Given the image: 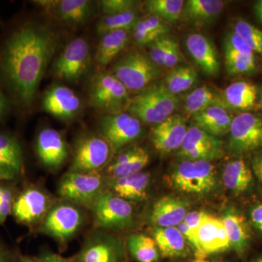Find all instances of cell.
<instances>
[{
  "mask_svg": "<svg viewBox=\"0 0 262 262\" xmlns=\"http://www.w3.org/2000/svg\"><path fill=\"white\" fill-rule=\"evenodd\" d=\"M223 142L196 125L189 127L178 155L187 160L212 161L224 155Z\"/></svg>",
  "mask_w": 262,
  "mask_h": 262,
  "instance_id": "obj_14",
  "label": "cell"
},
{
  "mask_svg": "<svg viewBox=\"0 0 262 262\" xmlns=\"http://www.w3.org/2000/svg\"><path fill=\"white\" fill-rule=\"evenodd\" d=\"M84 222V213L79 206L64 201L52 206L42 221L39 232L63 245L79 232Z\"/></svg>",
  "mask_w": 262,
  "mask_h": 262,
  "instance_id": "obj_7",
  "label": "cell"
},
{
  "mask_svg": "<svg viewBox=\"0 0 262 262\" xmlns=\"http://www.w3.org/2000/svg\"><path fill=\"white\" fill-rule=\"evenodd\" d=\"M225 67L229 75L252 73L256 68L255 57L245 56L225 48Z\"/></svg>",
  "mask_w": 262,
  "mask_h": 262,
  "instance_id": "obj_38",
  "label": "cell"
},
{
  "mask_svg": "<svg viewBox=\"0 0 262 262\" xmlns=\"http://www.w3.org/2000/svg\"><path fill=\"white\" fill-rule=\"evenodd\" d=\"M136 2L134 0H102L100 8L104 15H112L134 10Z\"/></svg>",
  "mask_w": 262,
  "mask_h": 262,
  "instance_id": "obj_40",
  "label": "cell"
},
{
  "mask_svg": "<svg viewBox=\"0 0 262 262\" xmlns=\"http://www.w3.org/2000/svg\"><path fill=\"white\" fill-rule=\"evenodd\" d=\"M0 170L16 178L24 171L21 144L16 136L5 131H0Z\"/></svg>",
  "mask_w": 262,
  "mask_h": 262,
  "instance_id": "obj_26",
  "label": "cell"
},
{
  "mask_svg": "<svg viewBox=\"0 0 262 262\" xmlns=\"http://www.w3.org/2000/svg\"><path fill=\"white\" fill-rule=\"evenodd\" d=\"M52 13L58 20L67 25H82L94 15L96 6L91 0H58L36 1Z\"/></svg>",
  "mask_w": 262,
  "mask_h": 262,
  "instance_id": "obj_18",
  "label": "cell"
},
{
  "mask_svg": "<svg viewBox=\"0 0 262 262\" xmlns=\"http://www.w3.org/2000/svg\"><path fill=\"white\" fill-rule=\"evenodd\" d=\"M177 228L182 232L183 236H184V238L187 241V244L190 246L193 251H194L196 259H203L202 258L201 250V248H200L199 241H198L196 230L191 229L184 222L179 224L177 226Z\"/></svg>",
  "mask_w": 262,
  "mask_h": 262,
  "instance_id": "obj_45",
  "label": "cell"
},
{
  "mask_svg": "<svg viewBox=\"0 0 262 262\" xmlns=\"http://www.w3.org/2000/svg\"><path fill=\"white\" fill-rule=\"evenodd\" d=\"M16 177L12 175L8 172H5L4 170H0V182H12L16 179Z\"/></svg>",
  "mask_w": 262,
  "mask_h": 262,
  "instance_id": "obj_53",
  "label": "cell"
},
{
  "mask_svg": "<svg viewBox=\"0 0 262 262\" xmlns=\"http://www.w3.org/2000/svg\"><path fill=\"white\" fill-rule=\"evenodd\" d=\"M202 258L232 248L222 219L210 214L196 230Z\"/></svg>",
  "mask_w": 262,
  "mask_h": 262,
  "instance_id": "obj_20",
  "label": "cell"
},
{
  "mask_svg": "<svg viewBox=\"0 0 262 262\" xmlns=\"http://www.w3.org/2000/svg\"><path fill=\"white\" fill-rule=\"evenodd\" d=\"M225 8L221 0H188L184 3L182 16L186 21L203 25L215 20Z\"/></svg>",
  "mask_w": 262,
  "mask_h": 262,
  "instance_id": "obj_30",
  "label": "cell"
},
{
  "mask_svg": "<svg viewBox=\"0 0 262 262\" xmlns=\"http://www.w3.org/2000/svg\"><path fill=\"white\" fill-rule=\"evenodd\" d=\"M159 67L155 64L149 56L140 51L127 53L113 66V72L127 90L141 91L159 77Z\"/></svg>",
  "mask_w": 262,
  "mask_h": 262,
  "instance_id": "obj_5",
  "label": "cell"
},
{
  "mask_svg": "<svg viewBox=\"0 0 262 262\" xmlns=\"http://www.w3.org/2000/svg\"><path fill=\"white\" fill-rule=\"evenodd\" d=\"M251 166H252L253 173L256 176V178L262 184V151L253 156Z\"/></svg>",
  "mask_w": 262,
  "mask_h": 262,
  "instance_id": "obj_49",
  "label": "cell"
},
{
  "mask_svg": "<svg viewBox=\"0 0 262 262\" xmlns=\"http://www.w3.org/2000/svg\"><path fill=\"white\" fill-rule=\"evenodd\" d=\"M256 108H257V110H261V111H262V88L261 90V94H260L259 100H258L257 105H256Z\"/></svg>",
  "mask_w": 262,
  "mask_h": 262,
  "instance_id": "obj_57",
  "label": "cell"
},
{
  "mask_svg": "<svg viewBox=\"0 0 262 262\" xmlns=\"http://www.w3.org/2000/svg\"><path fill=\"white\" fill-rule=\"evenodd\" d=\"M101 136L113 150L122 149L142 134L141 122L128 113L106 114L98 122Z\"/></svg>",
  "mask_w": 262,
  "mask_h": 262,
  "instance_id": "obj_12",
  "label": "cell"
},
{
  "mask_svg": "<svg viewBox=\"0 0 262 262\" xmlns=\"http://www.w3.org/2000/svg\"><path fill=\"white\" fill-rule=\"evenodd\" d=\"M121 256L118 241L98 230L84 242L76 262H120Z\"/></svg>",
  "mask_w": 262,
  "mask_h": 262,
  "instance_id": "obj_17",
  "label": "cell"
},
{
  "mask_svg": "<svg viewBox=\"0 0 262 262\" xmlns=\"http://www.w3.org/2000/svg\"><path fill=\"white\" fill-rule=\"evenodd\" d=\"M91 208L94 225L98 229H124L134 223L130 203L110 191H103Z\"/></svg>",
  "mask_w": 262,
  "mask_h": 262,
  "instance_id": "obj_8",
  "label": "cell"
},
{
  "mask_svg": "<svg viewBox=\"0 0 262 262\" xmlns=\"http://www.w3.org/2000/svg\"><path fill=\"white\" fill-rule=\"evenodd\" d=\"M150 174L145 171L111 179L108 183L110 192L125 201H141L147 196Z\"/></svg>",
  "mask_w": 262,
  "mask_h": 262,
  "instance_id": "obj_24",
  "label": "cell"
},
{
  "mask_svg": "<svg viewBox=\"0 0 262 262\" xmlns=\"http://www.w3.org/2000/svg\"><path fill=\"white\" fill-rule=\"evenodd\" d=\"M229 149L245 155L262 148V116L243 113L233 118L229 129Z\"/></svg>",
  "mask_w": 262,
  "mask_h": 262,
  "instance_id": "obj_11",
  "label": "cell"
},
{
  "mask_svg": "<svg viewBox=\"0 0 262 262\" xmlns=\"http://www.w3.org/2000/svg\"><path fill=\"white\" fill-rule=\"evenodd\" d=\"M53 206L46 192L36 187H28L17 194L11 214L20 225L32 227L42 222Z\"/></svg>",
  "mask_w": 262,
  "mask_h": 262,
  "instance_id": "obj_13",
  "label": "cell"
},
{
  "mask_svg": "<svg viewBox=\"0 0 262 262\" xmlns=\"http://www.w3.org/2000/svg\"><path fill=\"white\" fill-rule=\"evenodd\" d=\"M185 1L183 0H149L145 3L146 10L151 15L173 24L182 16Z\"/></svg>",
  "mask_w": 262,
  "mask_h": 262,
  "instance_id": "obj_36",
  "label": "cell"
},
{
  "mask_svg": "<svg viewBox=\"0 0 262 262\" xmlns=\"http://www.w3.org/2000/svg\"><path fill=\"white\" fill-rule=\"evenodd\" d=\"M213 106H225L229 110L224 96L206 85L198 88L189 93L184 102L186 113L192 116Z\"/></svg>",
  "mask_w": 262,
  "mask_h": 262,
  "instance_id": "obj_33",
  "label": "cell"
},
{
  "mask_svg": "<svg viewBox=\"0 0 262 262\" xmlns=\"http://www.w3.org/2000/svg\"><path fill=\"white\" fill-rule=\"evenodd\" d=\"M10 108V102L8 96L0 86V120H3L8 114Z\"/></svg>",
  "mask_w": 262,
  "mask_h": 262,
  "instance_id": "obj_50",
  "label": "cell"
},
{
  "mask_svg": "<svg viewBox=\"0 0 262 262\" xmlns=\"http://www.w3.org/2000/svg\"><path fill=\"white\" fill-rule=\"evenodd\" d=\"M0 262H15L13 254L0 244Z\"/></svg>",
  "mask_w": 262,
  "mask_h": 262,
  "instance_id": "obj_52",
  "label": "cell"
},
{
  "mask_svg": "<svg viewBox=\"0 0 262 262\" xmlns=\"http://www.w3.org/2000/svg\"><path fill=\"white\" fill-rule=\"evenodd\" d=\"M103 179L98 173H84L69 172L59 184L58 192L63 201L78 206L91 208L103 192Z\"/></svg>",
  "mask_w": 262,
  "mask_h": 262,
  "instance_id": "obj_10",
  "label": "cell"
},
{
  "mask_svg": "<svg viewBox=\"0 0 262 262\" xmlns=\"http://www.w3.org/2000/svg\"><path fill=\"white\" fill-rule=\"evenodd\" d=\"M150 161L147 150L139 146H131L108 164L107 173L111 179L121 178L143 171Z\"/></svg>",
  "mask_w": 262,
  "mask_h": 262,
  "instance_id": "obj_23",
  "label": "cell"
},
{
  "mask_svg": "<svg viewBox=\"0 0 262 262\" xmlns=\"http://www.w3.org/2000/svg\"><path fill=\"white\" fill-rule=\"evenodd\" d=\"M234 32L244 39L254 53L262 56V31L246 20H238L234 24Z\"/></svg>",
  "mask_w": 262,
  "mask_h": 262,
  "instance_id": "obj_39",
  "label": "cell"
},
{
  "mask_svg": "<svg viewBox=\"0 0 262 262\" xmlns=\"http://www.w3.org/2000/svg\"><path fill=\"white\" fill-rule=\"evenodd\" d=\"M190 262H218V261H207L206 259H195L194 261Z\"/></svg>",
  "mask_w": 262,
  "mask_h": 262,
  "instance_id": "obj_58",
  "label": "cell"
},
{
  "mask_svg": "<svg viewBox=\"0 0 262 262\" xmlns=\"http://www.w3.org/2000/svg\"><path fill=\"white\" fill-rule=\"evenodd\" d=\"M113 151V148L102 136L86 134L76 144L70 172L98 173L108 165Z\"/></svg>",
  "mask_w": 262,
  "mask_h": 262,
  "instance_id": "obj_9",
  "label": "cell"
},
{
  "mask_svg": "<svg viewBox=\"0 0 262 262\" xmlns=\"http://www.w3.org/2000/svg\"><path fill=\"white\" fill-rule=\"evenodd\" d=\"M231 247L238 255L244 254L251 239V232L244 215L234 207L227 208L222 218Z\"/></svg>",
  "mask_w": 262,
  "mask_h": 262,
  "instance_id": "obj_25",
  "label": "cell"
},
{
  "mask_svg": "<svg viewBox=\"0 0 262 262\" xmlns=\"http://www.w3.org/2000/svg\"><path fill=\"white\" fill-rule=\"evenodd\" d=\"M154 239L163 257H186L190 252L189 245L177 227H156Z\"/></svg>",
  "mask_w": 262,
  "mask_h": 262,
  "instance_id": "obj_28",
  "label": "cell"
},
{
  "mask_svg": "<svg viewBox=\"0 0 262 262\" xmlns=\"http://www.w3.org/2000/svg\"><path fill=\"white\" fill-rule=\"evenodd\" d=\"M209 215V213L203 211L189 212L186 215L184 222L191 229L196 230Z\"/></svg>",
  "mask_w": 262,
  "mask_h": 262,
  "instance_id": "obj_47",
  "label": "cell"
},
{
  "mask_svg": "<svg viewBox=\"0 0 262 262\" xmlns=\"http://www.w3.org/2000/svg\"><path fill=\"white\" fill-rule=\"evenodd\" d=\"M42 105L43 110L52 116L70 121L80 113L82 101L70 88L56 84L43 95Z\"/></svg>",
  "mask_w": 262,
  "mask_h": 262,
  "instance_id": "obj_15",
  "label": "cell"
},
{
  "mask_svg": "<svg viewBox=\"0 0 262 262\" xmlns=\"http://www.w3.org/2000/svg\"><path fill=\"white\" fill-rule=\"evenodd\" d=\"M127 247L133 257L139 262H158L159 250L154 238L144 234H134L127 239Z\"/></svg>",
  "mask_w": 262,
  "mask_h": 262,
  "instance_id": "obj_35",
  "label": "cell"
},
{
  "mask_svg": "<svg viewBox=\"0 0 262 262\" xmlns=\"http://www.w3.org/2000/svg\"><path fill=\"white\" fill-rule=\"evenodd\" d=\"M36 152L46 168L57 170L68 157V146L59 131L46 127L39 131L36 139Z\"/></svg>",
  "mask_w": 262,
  "mask_h": 262,
  "instance_id": "obj_16",
  "label": "cell"
},
{
  "mask_svg": "<svg viewBox=\"0 0 262 262\" xmlns=\"http://www.w3.org/2000/svg\"><path fill=\"white\" fill-rule=\"evenodd\" d=\"M89 43L82 37L71 40L53 61L51 72L58 80L77 83L91 68Z\"/></svg>",
  "mask_w": 262,
  "mask_h": 262,
  "instance_id": "obj_6",
  "label": "cell"
},
{
  "mask_svg": "<svg viewBox=\"0 0 262 262\" xmlns=\"http://www.w3.org/2000/svg\"><path fill=\"white\" fill-rule=\"evenodd\" d=\"M90 104L106 114L122 113L128 106V90L111 72H97L89 89Z\"/></svg>",
  "mask_w": 262,
  "mask_h": 262,
  "instance_id": "obj_4",
  "label": "cell"
},
{
  "mask_svg": "<svg viewBox=\"0 0 262 262\" xmlns=\"http://www.w3.org/2000/svg\"><path fill=\"white\" fill-rule=\"evenodd\" d=\"M228 108L222 106H213L192 115L196 127L215 137L229 133L234 117Z\"/></svg>",
  "mask_w": 262,
  "mask_h": 262,
  "instance_id": "obj_27",
  "label": "cell"
},
{
  "mask_svg": "<svg viewBox=\"0 0 262 262\" xmlns=\"http://www.w3.org/2000/svg\"><path fill=\"white\" fill-rule=\"evenodd\" d=\"M139 15L135 10L112 15H104L96 26V32L103 34L113 31H130L139 21Z\"/></svg>",
  "mask_w": 262,
  "mask_h": 262,
  "instance_id": "obj_37",
  "label": "cell"
},
{
  "mask_svg": "<svg viewBox=\"0 0 262 262\" xmlns=\"http://www.w3.org/2000/svg\"><path fill=\"white\" fill-rule=\"evenodd\" d=\"M10 182H0V196L3 195V192H5L8 183Z\"/></svg>",
  "mask_w": 262,
  "mask_h": 262,
  "instance_id": "obj_56",
  "label": "cell"
},
{
  "mask_svg": "<svg viewBox=\"0 0 262 262\" xmlns=\"http://www.w3.org/2000/svg\"><path fill=\"white\" fill-rule=\"evenodd\" d=\"M133 30L134 40L139 47L149 46L158 38L161 37L147 28L141 19H139Z\"/></svg>",
  "mask_w": 262,
  "mask_h": 262,
  "instance_id": "obj_42",
  "label": "cell"
},
{
  "mask_svg": "<svg viewBox=\"0 0 262 262\" xmlns=\"http://www.w3.org/2000/svg\"><path fill=\"white\" fill-rule=\"evenodd\" d=\"M182 53L179 48V43L173 38L170 37L168 49L164 59V66L165 68L173 69L182 61Z\"/></svg>",
  "mask_w": 262,
  "mask_h": 262,
  "instance_id": "obj_46",
  "label": "cell"
},
{
  "mask_svg": "<svg viewBox=\"0 0 262 262\" xmlns=\"http://www.w3.org/2000/svg\"><path fill=\"white\" fill-rule=\"evenodd\" d=\"M129 39L130 31H113L101 34L95 55L96 63L101 67L110 64L126 47Z\"/></svg>",
  "mask_w": 262,
  "mask_h": 262,
  "instance_id": "obj_32",
  "label": "cell"
},
{
  "mask_svg": "<svg viewBox=\"0 0 262 262\" xmlns=\"http://www.w3.org/2000/svg\"><path fill=\"white\" fill-rule=\"evenodd\" d=\"M43 262H72L56 253L46 252L39 258Z\"/></svg>",
  "mask_w": 262,
  "mask_h": 262,
  "instance_id": "obj_51",
  "label": "cell"
},
{
  "mask_svg": "<svg viewBox=\"0 0 262 262\" xmlns=\"http://www.w3.org/2000/svg\"><path fill=\"white\" fill-rule=\"evenodd\" d=\"M198 73L192 66H179L172 69L164 80L163 84L169 92L176 95L187 91L196 83Z\"/></svg>",
  "mask_w": 262,
  "mask_h": 262,
  "instance_id": "obj_34",
  "label": "cell"
},
{
  "mask_svg": "<svg viewBox=\"0 0 262 262\" xmlns=\"http://www.w3.org/2000/svg\"><path fill=\"white\" fill-rule=\"evenodd\" d=\"M19 262H43L40 258L31 257V256L20 255L18 256Z\"/></svg>",
  "mask_w": 262,
  "mask_h": 262,
  "instance_id": "obj_55",
  "label": "cell"
},
{
  "mask_svg": "<svg viewBox=\"0 0 262 262\" xmlns=\"http://www.w3.org/2000/svg\"><path fill=\"white\" fill-rule=\"evenodd\" d=\"M254 11L256 17L262 24V0L258 1L254 5Z\"/></svg>",
  "mask_w": 262,
  "mask_h": 262,
  "instance_id": "obj_54",
  "label": "cell"
},
{
  "mask_svg": "<svg viewBox=\"0 0 262 262\" xmlns=\"http://www.w3.org/2000/svg\"><path fill=\"white\" fill-rule=\"evenodd\" d=\"M187 129L182 115H171L153 127L151 135L153 145L162 154L178 150L184 142Z\"/></svg>",
  "mask_w": 262,
  "mask_h": 262,
  "instance_id": "obj_19",
  "label": "cell"
},
{
  "mask_svg": "<svg viewBox=\"0 0 262 262\" xmlns=\"http://www.w3.org/2000/svg\"><path fill=\"white\" fill-rule=\"evenodd\" d=\"M258 89L255 84L246 81H238L229 84L224 91L225 98L229 110L248 111L256 107Z\"/></svg>",
  "mask_w": 262,
  "mask_h": 262,
  "instance_id": "obj_31",
  "label": "cell"
},
{
  "mask_svg": "<svg viewBox=\"0 0 262 262\" xmlns=\"http://www.w3.org/2000/svg\"><path fill=\"white\" fill-rule=\"evenodd\" d=\"M250 221L253 227L262 234V203L253 207L250 212Z\"/></svg>",
  "mask_w": 262,
  "mask_h": 262,
  "instance_id": "obj_48",
  "label": "cell"
},
{
  "mask_svg": "<svg viewBox=\"0 0 262 262\" xmlns=\"http://www.w3.org/2000/svg\"><path fill=\"white\" fill-rule=\"evenodd\" d=\"M58 43L56 33L32 20L16 24L0 42V86L20 110L32 107Z\"/></svg>",
  "mask_w": 262,
  "mask_h": 262,
  "instance_id": "obj_1",
  "label": "cell"
},
{
  "mask_svg": "<svg viewBox=\"0 0 262 262\" xmlns=\"http://www.w3.org/2000/svg\"><path fill=\"white\" fill-rule=\"evenodd\" d=\"M187 201L173 196L160 198L153 206L151 222L156 227H177L189 213Z\"/></svg>",
  "mask_w": 262,
  "mask_h": 262,
  "instance_id": "obj_22",
  "label": "cell"
},
{
  "mask_svg": "<svg viewBox=\"0 0 262 262\" xmlns=\"http://www.w3.org/2000/svg\"><path fill=\"white\" fill-rule=\"evenodd\" d=\"M253 262H262V256L261 257L258 258L257 259L255 260Z\"/></svg>",
  "mask_w": 262,
  "mask_h": 262,
  "instance_id": "obj_59",
  "label": "cell"
},
{
  "mask_svg": "<svg viewBox=\"0 0 262 262\" xmlns=\"http://www.w3.org/2000/svg\"><path fill=\"white\" fill-rule=\"evenodd\" d=\"M186 46L193 60L206 75L214 76L219 73L218 53L208 37L199 33H193L188 36Z\"/></svg>",
  "mask_w": 262,
  "mask_h": 262,
  "instance_id": "obj_21",
  "label": "cell"
},
{
  "mask_svg": "<svg viewBox=\"0 0 262 262\" xmlns=\"http://www.w3.org/2000/svg\"><path fill=\"white\" fill-rule=\"evenodd\" d=\"M170 182L179 192L208 194L217 185L216 171L210 161L184 160L172 171Z\"/></svg>",
  "mask_w": 262,
  "mask_h": 262,
  "instance_id": "obj_3",
  "label": "cell"
},
{
  "mask_svg": "<svg viewBox=\"0 0 262 262\" xmlns=\"http://www.w3.org/2000/svg\"><path fill=\"white\" fill-rule=\"evenodd\" d=\"M179 99L163 83L148 87L130 98L127 110L141 122L158 125L178 107Z\"/></svg>",
  "mask_w": 262,
  "mask_h": 262,
  "instance_id": "obj_2",
  "label": "cell"
},
{
  "mask_svg": "<svg viewBox=\"0 0 262 262\" xmlns=\"http://www.w3.org/2000/svg\"><path fill=\"white\" fill-rule=\"evenodd\" d=\"M222 179L225 187L236 195L248 192L253 183L252 170L241 158L231 160L226 164Z\"/></svg>",
  "mask_w": 262,
  "mask_h": 262,
  "instance_id": "obj_29",
  "label": "cell"
},
{
  "mask_svg": "<svg viewBox=\"0 0 262 262\" xmlns=\"http://www.w3.org/2000/svg\"><path fill=\"white\" fill-rule=\"evenodd\" d=\"M170 37L163 36L149 45V57L151 61L158 66L163 67L164 59L168 49Z\"/></svg>",
  "mask_w": 262,
  "mask_h": 262,
  "instance_id": "obj_41",
  "label": "cell"
},
{
  "mask_svg": "<svg viewBox=\"0 0 262 262\" xmlns=\"http://www.w3.org/2000/svg\"><path fill=\"white\" fill-rule=\"evenodd\" d=\"M8 183L3 195L0 196V226L5 223L8 217L12 213L13 203L17 194L14 188Z\"/></svg>",
  "mask_w": 262,
  "mask_h": 262,
  "instance_id": "obj_43",
  "label": "cell"
},
{
  "mask_svg": "<svg viewBox=\"0 0 262 262\" xmlns=\"http://www.w3.org/2000/svg\"><path fill=\"white\" fill-rule=\"evenodd\" d=\"M225 48H229L236 53L245 56L255 57L254 52L246 44L237 33L232 32L229 33L226 39Z\"/></svg>",
  "mask_w": 262,
  "mask_h": 262,
  "instance_id": "obj_44",
  "label": "cell"
}]
</instances>
